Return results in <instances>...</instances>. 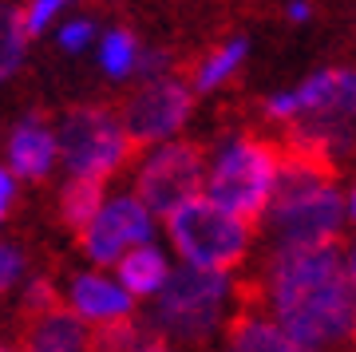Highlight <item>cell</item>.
<instances>
[{"label": "cell", "instance_id": "cell-17", "mask_svg": "<svg viewBox=\"0 0 356 352\" xmlns=\"http://www.w3.org/2000/svg\"><path fill=\"white\" fill-rule=\"evenodd\" d=\"M24 44H28V32H24V20H20V8L0 0V83L20 67Z\"/></svg>", "mask_w": 356, "mask_h": 352}, {"label": "cell", "instance_id": "cell-8", "mask_svg": "<svg viewBox=\"0 0 356 352\" xmlns=\"http://www.w3.org/2000/svg\"><path fill=\"white\" fill-rule=\"evenodd\" d=\"M151 234H154V214L135 194H123V198L107 202L99 218L79 234V250L95 265H119L123 253H131L135 246H147Z\"/></svg>", "mask_w": 356, "mask_h": 352}, {"label": "cell", "instance_id": "cell-1", "mask_svg": "<svg viewBox=\"0 0 356 352\" xmlns=\"http://www.w3.org/2000/svg\"><path fill=\"white\" fill-rule=\"evenodd\" d=\"M261 293L305 352H356V285L341 246L269 253Z\"/></svg>", "mask_w": 356, "mask_h": 352}, {"label": "cell", "instance_id": "cell-15", "mask_svg": "<svg viewBox=\"0 0 356 352\" xmlns=\"http://www.w3.org/2000/svg\"><path fill=\"white\" fill-rule=\"evenodd\" d=\"M250 56V40L245 36H229L222 40L218 48H210L202 56V60H194L191 67V88L194 91H214L218 83H226L238 67H242V60Z\"/></svg>", "mask_w": 356, "mask_h": 352}, {"label": "cell", "instance_id": "cell-14", "mask_svg": "<svg viewBox=\"0 0 356 352\" xmlns=\"http://www.w3.org/2000/svg\"><path fill=\"white\" fill-rule=\"evenodd\" d=\"M103 206H107L103 202V178H67L60 198H56V218L79 238L99 218Z\"/></svg>", "mask_w": 356, "mask_h": 352}, {"label": "cell", "instance_id": "cell-10", "mask_svg": "<svg viewBox=\"0 0 356 352\" xmlns=\"http://www.w3.org/2000/svg\"><path fill=\"white\" fill-rule=\"evenodd\" d=\"M60 154V135L48 127L44 115H28L8 135V170L24 182H44Z\"/></svg>", "mask_w": 356, "mask_h": 352}, {"label": "cell", "instance_id": "cell-5", "mask_svg": "<svg viewBox=\"0 0 356 352\" xmlns=\"http://www.w3.org/2000/svg\"><path fill=\"white\" fill-rule=\"evenodd\" d=\"M166 234H170V246L182 253V262L210 273H229L234 265H242L250 250V226L206 194L178 206L166 218Z\"/></svg>", "mask_w": 356, "mask_h": 352}, {"label": "cell", "instance_id": "cell-4", "mask_svg": "<svg viewBox=\"0 0 356 352\" xmlns=\"http://www.w3.org/2000/svg\"><path fill=\"white\" fill-rule=\"evenodd\" d=\"M226 301H229L226 273L182 265L178 273H170L166 289L154 301L151 328L163 333L166 340H178V344H206L222 325Z\"/></svg>", "mask_w": 356, "mask_h": 352}, {"label": "cell", "instance_id": "cell-11", "mask_svg": "<svg viewBox=\"0 0 356 352\" xmlns=\"http://www.w3.org/2000/svg\"><path fill=\"white\" fill-rule=\"evenodd\" d=\"M16 352H91V328L76 313L56 309L16 328Z\"/></svg>", "mask_w": 356, "mask_h": 352}, {"label": "cell", "instance_id": "cell-19", "mask_svg": "<svg viewBox=\"0 0 356 352\" xmlns=\"http://www.w3.org/2000/svg\"><path fill=\"white\" fill-rule=\"evenodd\" d=\"M20 273H24V253L16 246H8V241H0V293L13 289L20 281Z\"/></svg>", "mask_w": 356, "mask_h": 352}, {"label": "cell", "instance_id": "cell-13", "mask_svg": "<svg viewBox=\"0 0 356 352\" xmlns=\"http://www.w3.org/2000/svg\"><path fill=\"white\" fill-rule=\"evenodd\" d=\"M115 269H119V285L131 297H159L166 289V281H170V265H166L163 250H154L151 241L123 253V262Z\"/></svg>", "mask_w": 356, "mask_h": 352}, {"label": "cell", "instance_id": "cell-22", "mask_svg": "<svg viewBox=\"0 0 356 352\" xmlns=\"http://www.w3.org/2000/svg\"><path fill=\"white\" fill-rule=\"evenodd\" d=\"M131 352H178V349H175V340H166L163 333H154V328H147V337H143V340H139V344H135Z\"/></svg>", "mask_w": 356, "mask_h": 352}, {"label": "cell", "instance_id": "cell-18", "mask_svg": "<svg viewBox=\"0 0 356 352\" xmlns=\"http://www.w3.org/2000/svg\"><path fill=\"white\" fill-rule=\"evenodd\" d=\"M64 4H67V0H24V8H20L24 32H28V36H40V32L51 24V16L60 13Z\"/></svg>", "mask_w": 356, "mask_h": 352}, {"label": "cell", "instance_id": "cell-9", "mask_svg": "<svg viewBox=\"0 0 356 352\" xmlns=\"http://www.w3.org/2000/svg\"><path fill=\"white\" fill-rule=\"evenodd\" d=\"M238 309L226 325V352H305L273 317H261L266 293L257 281H238Z\"/></svg>", "mask_w": 356, "mask_h": 352}, {"label": "cell", "instance_id": "cell-3", "mask_svg": "<svg viewBox=\"0 0 356 352\" xmlns=\"http://www.w3.org/2000/svg\"><path fill=\"white\" fill-rule=\"evenodd\" d=\"M60 159L72 178H107L139 154L131 135L119 123V111L107 103H76L60 119Z\"/></svg>", "mask_w": 356, "mask_h": 352}, {"label": "cell", "instance_id": "cell-12", "mask_svg": "<svg viewBox=\"0 0 356 352\" xmlns=\"http://www.w3.org/2000/svg\"><path fill=\"white\" fill-rule=\"evenodd\" d=\"M67 305L79 321H91V325H107V321H119V317H131V297L123 285H115L99 273H76L72 285H67Z\"/></svg>", "mask_w": 356, "mask_h": 352}, {"label": "cell", "instance_id": "cell-20", "mask_svg": "<svg viewBox=\"0 0 356 352\" xmlns=\"http://www.w3.org/2000/svg\"><path fill=\"white\" fill-rule=\"evenodd\" d=\"M95 36V24L91 20H72V24L60 28V48L64 51H83Z\"/></svg>", "mask_w": 356, "mask_h": 352}, {"label": "cell", "instance_id": "cell-6", "mask_svg": "<svg viewBox=\"0 0 356 352\" xmlns=\"http://www.w3.org/2000/svg\"><path fill=\"white\" fill-rule=\"evenodd\" d=\"M210 163H206V147L178 138V143H163L159 151L139 166L135 175V198L159 218H170L178 206H186L191 198H198Z\"/></svg>", "mask_w": 356, "mask_h": 352}, {"label": "cell", "instance_id": "cell-24", "mask_svg": "<svg viewBox=\"0 0 356 352\" xmlns=\"http://www.w3.org/2000/svg\"><path fill=\"white\" fill-rule=\"evenodd\" d=\"M348 277H353V285H356V246H353V253H348Z\"/></svg>", "mask_w": 356, "mask_h": 352}, {"label": "cell", "instance_id": "cell-21", "mask_svg": "<svg viewBox=\"0 0 356 352\" xmlns=\"http://www.w3.org/2000/svg\"><path fill=\"white\" fill-rule=\"evenodd\" d=\"M13 202H16V175L0 166V222L13 214Z\"/></svg>", "mask_w": 356, "mask_h": 352}, {"label": "cell", "instance_id": "cell-2", "mask_svg": "<svg viewBox=\"0 0 356 352\" xmlns=\"http://www.w3.org/2000/svg\"><path fill=\"white\" fill-rule=\"evenodd\" d=\"M277 175H281V163H277L273 138L234 135L222 143V151L210 163L206 198L218 202L234 218H242L245 226H257V222H266L269 206H273Z\"/></svg>", "mask_w": 356, "mask_h": 352}, {"label": "cell", "instance_id": "cell-26", "mask_svg": "<svg viewBox=\"0 0 356 352\" xmlns=\"http://www.w3.org/2000/svg\"><path fill=\"white\" fill-rule=\"evenodd\" d=\"M348 210H353V222H356V190H353V202H348Z\"/></svg>", "mask_w": 356, "mask_h": 352}, {"label": "cell", "instance_id": "cell-25", "mask_svg": "<svg viewBox=\"0 0 356 352\" xmlns=\"http://www.w3.org/2000/svg\"><path fill=\"white\" fill-rule=\"evenodd\" d=\"M91 4H99V8H107V4H123V0H91Z\"/></svg>", "mask_w": 356, "mask_h": 352}, {"label": "cell", "instance_id": "cell-16", "mask_svg": "<svg viewBox=\"0 0 356 352\" xmlns=\"http://www.w3.org/2000/svg\"><path fill=\"white\" fill-rule=\"evenodd\" d=\"M139 40H135V32L131 28H111L107 36H103L99 44V63L103 72L111 79H123V76H135V67H139Z\"/></svg>", "mask_w": 356, "mask_h": 352}, {"label": "cell", "instance_id": "cell-7", "mask_svg": "<svg viewBox=\"0 0 356 352\" xmlns=\"http://www.w3.org/2000/svg\"><path fill=\"white\" fill-rule=\"evenodd\" d=\"M191 107H194L191 83L182 76H163V79H147L131 95H123V103L115 111H119V123L131 135V143L143 151V147L175 135L178 127L191 119Z\"/></svg>", "mask_w": 356, "mask_h": 352}, {"label": "cell", "instance_id": "cell-27", "mask_svg": "<svg viewBox=\"0 0 356 352\" xmlns=\"http://www.w3.org/2000/svg\"><path fill=\"white\" fill-rule=\"evenodd\" d=\"M0 352H16V344H0Z\"/></svg>", "mask_w": 356, "mask_h": 352}, {"label": "cell", "instance_id": "cell-23", "mask_svg": "<svg viewBox=\"0 0 356 352\" xmlns=\"http://www.w3.org/2000/svg\"><path fill=\"white\" fill-rule=\"evenodd\" d=\"M309 16H313V4H309V0H293L289 4V20L293 24H301V20H309Z\"/></svg>", "mask_w": 356, "mask_h": 352}]
</instances>
